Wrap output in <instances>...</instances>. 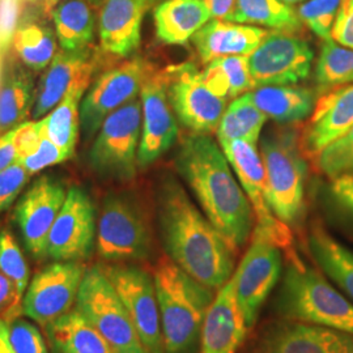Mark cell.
Listing matches in <instances>:
<instances>
[{
    "mask_svg": "<svg viewBox=\"0 0 353 353\" xmlns=\"http://www.w3.org/2000/svg\"><path fill=\"white\" fill-rule=\"evenodd\" d=\"M157 216L168 256L191 278L220 290L234 272V252L173 176L157 190Z\"/></svg>",
    "mask_w": 353,
    "mask_h": 353,
    "instance_id": "obj_1",
    "label": "cell"
},
{
    "mask_svg": "<svg viewBox=\"0 0 353 353\" xmlns=\"http://www.w3.org/2000/svg\"><path fill=\"white\" fill-rule=\"evenodd\" d=\"M176 166L203 214L237 252L252 237L255 214L224 151L211 135L191 132L181 141Z\"/></svg>",
    "mask_w": 353,
    "mask_h": 353,
    "instance_id": "obj_2",
    "label": "cell"
},
{
    "mask_svg": "<svg viewBox=\"0 0 353 353\" xmlns=\"http://www.w3.org/2000/svg\"><path fill=\"white\" fill-rule=\"evenodd\" d=\"M153 280L160 309L165 353H189L201 338L214 290L191 278L168 256L159 261Z\"/></svg>",
    "mask_w": 353,
    "mask_h": 353,
    "instance_id": "obj_3",
    "label": "cell"
},
{
    "mask_svg": "<svg viewBox=\"0 0 353 353\" xmlns=\"http://www.w3.org/2000/svg\"><path fill=\"white\" fill-rule=\"evenodd\" d=\"M280 314L292 322L353 335V303L326 278L290 255L278 297Z\"/></svg>",
    "mask_w": 353,
    "mask_h": 353,
    "instance_id": "obj_4",
    "label": "cell"
},
{
    "mask_svg": "<svg viewBox=\"0 0 353 353\" xmlns=\"http://www.w3.org/2000/svg\"><path fill=\"white\" fill-rule=\"evenodd\" d=\"M300 138L296 127H278L265 134L259 148L268 207L288 227L301 219L305 208L307 168Z\"/></svg>",
    "mask_w": 353,
    "mask_h": 353,
    "instance_id": "obj_5",
    "label": "cell"
},
{
    "mask_svg": "<svg viewBox=\"0 0 353 353\" xmlns=\"http://www.w3.org/2000/svg\"><path fill=\"white\" fill-rule=\"evenodd\" d=\"M96 249L108 262L145 261L151 256V228L139 203L127 194L112 192L102 203Z\"/></svg>",
    "mask_w": 353,
    "mask_h": 353,
    "instance_id": "obj_6",
    "label": "cell"
},
{
    "mask_svg": "<svg viewBox=\"0 0 353 353\" xmlns=\"http://www.w3.org/2000/svg\"><path fill=\"white\" fill-rule=\"evenodd\" d=\"M75 309L88 319L115 352L148 353L101 265L87 268L76 299Z\"/></svg>",
    "mask_w": 353,
    "mask_h": 353,
    "instance_id": "obj_7",
    "label": "cell"
},
{
    "mask_svg": "<svg viewBox=\"0 0 353 353\" xmlns=\"http://www.w3.org/2000/svg\"><path fill=\"white\" fill-rule=\"evenodd\" d=\"M141 137V101L134 99L110 114L96 134L89 163L103 176L127 181L138 168Z\"/></svg>",
    "mask_w": 353,
    "mask_h": 353,
    "instance_id": "obj_8",
    "label": "cell"
},
{
    "mask_svg": "<svg viewBox=\"0 0 353 353\" xmlns=\"http://www.w3.org/2000/svg\"><path fill=\"white\" fill-rule=\"evenodd\" d=\"M126 307L148 353H165L153 275L137 265H100Z\"/></svg>",
    "mask_w": 353,
    "mask_h": 353,
    "instance_id": "obj_9",
    "label": "cell"
},
{
    "mask_svg": "<svg viewBox=\"0 0 353 353\" xmlns=\"http://www.w3.org/2000/svg\"><path fill=\"white\" fill-rule=\"evenodd\" d=\"M166 90L176 119L194 134L216 132L227 109V100L207 88L202 72L192 63L168 67Z\"/></svg>",
    "mask_w": 353,
    "mask_h": 353,
    "instance_id": "obj_10",
    "label": "cell"
},
{
    "mask_svg": "<svg viewBox=\"0 0 353 353\" xmlns=\"http://www.w3.org/2000/svg\"><path fill=\"white\" fill-rule=\"evenodd\" d=\"M314 52L303 38L284 32H270L248 57L255 88L297 85L312 72Z\"/></svg>",
    "mask_w": 353,
    "mask_h": 353,
    "instance_id": "obj_11",
    "label": "cell"
},
{
    "mask_svg": "<svg viewBox=\"0 0 353 353\" xmlns=\"http://www.w3.org/2000/svg\"><path fill=\"white\" fill-rule=\"evenodd\" d=\"M283 271L281 249L265 236L252 230V243L232 280L248 326L252 328Z\"/></svg>",
    "mask_w": 353,
    "mask_h": 353,
    "instance_id": "obj_12",
    "label": "cell"
},
{
    "mask_svg": "<svg viewBox=\"0 0 353 353\" xmlns=\"http://www.w3.org/2000/svg\"><path fill=\"white\" fill-rule=\"evenodd\" d=\"M228 161L245 191L255 214L254 230L265 236L280 249L290 250L292 232L281 223L265 199V173L261 154L256 145L245 140H234L220 144Z\"/></svg>",
    "mask_w": 353,
    "mask_h": 353,
    "instance_id": "obj_13",
    "label": "cell"
},
{
    "mask_svg": "<svg viewBox=\"0 0 353 353\" xmlns=\"http://www.w3.org/2000/svg\"><path fill=\"white\" fill-rule=\"evenodd\" d=\"M87 267L83 262H54L30 280L24 299L23 314L48 326L71 312Z\"/></svg>",
    "mask_w": 353,
    "mask_h": 353,
    "instance_id": "obj_14",
    "label": "cell"
},
{
    "mask_svg": "<svg viewBox=\"0 0 353 353\" xmlns=\"http://www.w3.org/2000/svg\"><path fill=\"white\" fill-rule=\"evenodd\" d=\"M150 70L141 58H134L108 70L89 87L80 108V127L87 138L97 134L110 114L138 97Z\"/></svg>",
    "mask_w": 353,
    "mask_h": 353,
    "instance_id": "obj_15",
    "label": "cell"
},
{
    "mask_svg": "<svg viewBox=\"0 0 353 353\" xmlns=\"http://www.w3.org/2000/svg\"><path fill=\"white\" fill-rule=\"evenodd\" d=\"M96 237L94 205L84 190L72 186L51 228L48 256L57 262H83L93 252Z\"/></svg>",
    "mask_w": 353,
    "mask_h": 353,
    "instance_id": "obj_16",
    "label": "cell"
},
{
    "mask_svg": "<svg viewBox=\"0 0 353 353\" xmlns=\"http://www.w3.org/2000/svg\"><path fill=\"white\" fill-rule=\"evenodd\" d=\"M67 190L57 178L42 176L26 190L14 208V220L26 250L36 259L48 258L51 228L63 207Z\"/></svg>",
    "mask_w": 353,
    "mask_h": 353,
    "instance_id": "obj_17",
    "label": "cell"
},
{
    "mask_svg": "<svg viewBox=\"0 0 353 353\" xmlns=\"http://www.w3.org/2000/svg\"><path fill=\"white\" fill-rule=\"evenodd\" d=\"M140 101L141 137L138 164L145 168L169 151L178 138L176 115L168 99L164 71L150 70L140 89Z\"/></svg>",
    "mask_w": 353,
    "mask_h": 353,
    "instance_id": "obj_18",
    "label": "cell"
},
{
    "mask_svg": "<svg viewBox=\"0 0 353 353\" xmlns=\"http://www.w3.org/2000/svg\"><path fill=\"white\" fill-rule=\"evenodd\" d=\"M249 328L230 278L219 290L204 316L201 353L237 352Z\"/></svg>",
    "mask_w": 353,
    "mask_h": 353,
    "instance_id": "obj_19",
    "label": "cell"
},
{
    "mask_svg": "<svg viewBox=\"0 0 353 353\" xmlns=\"http://www.w3.org/2000/svg\"><path fill=\"white\" fill-rule=\"evenodd\" d=\"M353 126V84L331 89L316 102L310 122L303 128V153L314 160L328 144Z\"/></svg>",
    "mask_w": 353,
    "mask_h": 353,
    "instance_id": "obj_20",
    "label": "cell"
},
{
    "mask_svg": "<svg viewBox=\"0 0 353 353\" xmlns=\"http://www.w3.org/2000/svg\"><path fill=\"white\" fill-rule=\"evenodd\" d=\"M255 353H353V335L290 321L268 331Z\"/></svg>",
    "mask_w": 353,
    "mask_h": 353,
    "instance_id": "obj_21",
    "label": "cell"
},
{
    "mask_svg": "<svg viewBox=\"0 0 353 353\" xmlns=\"http://www.w3.org/2000/svg\"><path fill=\"white\" fill-rule=\"evenodd\" d=\"M151 0H105L99 19L102 50L128 57L139 48L141 24Z\"/></svg>",
    "mask_w": 353,
    "mask_h": 353,
    "instance_id": "obj_22",
    "label": "cell"
},
{
    "mask_svg": "<svg viewBox=\"0 0 353 353\" xmlns=\"http://www.w3.org/2000/svg\"><path fill=\"white\" fill-rule=\"evenodd\" d=\"M270 30L258 26L214 19L191 38L204 64L227 57H249L267 37Z\"/></svg>",
    "mask_w": 353,
    "mask_h": 353,
    "instance_id": "obj_23",
    "label": "cell"
},
{
    "mask_svg": "<svg viewBox=\"0 0 353 353\" xmlns=\"http://www.w3.org/2000/svg\"><path fill=\"white\" fill-rule=\"evenodd\" d=\"M92 72L93 64L89 63L77 76L62 101L41 119L43 134L71 156L75 153L80 131V108L88 90Z\"/></svg>",
    "mask_w": 353,
    "mask_h": 353,
    "instance_id": "obj_24",
    "label": "cell"
},
{
    "mask_svg": "<svg viewBox=\"0 0 353 353\" xmlns=\"http://www.w3.org/2000/svg\"><path fill=\"white\" fill-rule=\"evenodd\" d=\"M89 63L87 51H58L38 85L32 118L38 121L50 113Z\"/></svg>",
    "mask_w": 353,
    "mask_h": 353,
    "instance_id": "obj_25",
    "label": "cell"
},
{
    "mask_svg": "<svg viewBox=\"0 0 353 353\" xmlns=\"http://www.w3.org/2000/svg\"><path fill=\"white\" fill-rule=\"evenodd\" d=\"M156 36L166 45H188L212 14L202 0H164L153 12Z\"/></svg>",
    "mask_w": 353,
    "mask_h": 353,
    "instance_id": "obj_26",
    "label": "cell"
},
{
    "mask_svg": "<svg viewBox=\"0 0 353 353\" xmlns=\"http://www.w3.org/2000/svg\"><path fill=\"white\" fill-rule=\"evenodd\" d=\"M252 101L267 118L290 125L312 115L316 108V93L299 85H270L250 92Z\"/></svg>",
    "mask_w": 353,
    "mask_h": 353,
    "instance_id": "obj_27",
    "label": "cell"
},
{
    "mask_svg": "<svg viewBox=\"0 0 353 353\" xmlns=\"http://www.w3.org/2000/svg\"><path fill=\"white\" fill-rule=\"evenodd\" d=\"M46 335L54 353H117L76 309L48 325Z\"/></svg>",
    "mask_w": 353,
    "mask_h": 353,
    "instance_id": "obj_28",
    "label": "cell"
},
{
    "mask_svg": "<svg viewBox=\"0 0 353 353\" xmlns=\"http://www.w3.org/2000/svg\"><path fill=\"white\" fill-rule=\"evenodd\" d=\"M309 250L322 272L353 303V252L335 240L321 224L309 234Z\"/></svg>",
    "mask_w": 353,
    "mask_h": 353,
    "instance_id": "obj_29",
    "label": "cell"
},
{
    "mask_svg": "<svg viewBox=\"0 0 353 353\" xmlns=\"http://www.w3.org/2000/svg\"><path fill=\"white\" fill-rule=\"evenodd\" d=\"M87 0H63L58 3L51 17L55 33L64 51H85L93 42L96 13Z\"/></svg>",
    "mask_w": 353,
    "mask_h": 353,
    "instance_id": "obj_30",
    "label": "cell"
},
{
    "mask_svg": "<svg viewBox=\"0 0 353 353\" xmlns=\"http://www.w3.org/2000/svg\"><path fill=\"white\" fill-rule=\"evenodd\" d=\"M227 20L292 34L303 29L297 11L283 0H237Z\"/></svg>",
    "mask_w": 353,
    "mask_h": 353,
    "instance_id": "obj_31",
    "label": "cell"
},
{
    "mask_svg": "<svg viewBox=\"0 0 353 353\" xmlns=\"http://www.w3.org/2000/svg\"><path fill=\"white\" fill-rule=\"evenodd\" d=\"M267 117L254 103L250 92L234 99L225 109L216 130L219 144L245 140L258 147Z\"/></svg>",
    "mask_w": 353,
    "mask_h": 353,
    "instance_id": "obj_32",
    "label": "cell"
},
{
    "mask_svg": "<svg viewBox=\"0 0 353 353\" xmlns=\"http://www.w3.org/2000/svg\"><path fill=\"white\" fill-rule=\"evenodd\" d=\"M202 79L214 96L234 100L255 89L248 57H227L205 64Z\"/></svg>",
    "mask_w": 353,
    "mask_h": 353,
    "instance_id": "obj_33",
    "label": "cell"
},
{
    "mask_svg": "<svg viewBox=\"0 0 353 353\" xmlns=\"http://www.w3.org/2000/svg\"><path fill=\"white\" fill-rule=\"evenodd\" d=\"M33 83L24 70L13 68L0 84V131L24 122L33 109Z\"/></svg>",
    "mask_w": 353,
    "mask_h": 353,
    "instance_id": "obj_34",
    "label": "cell"
},
{
    "mask_svg": "<svg viewBox=\"0 0 353 353\" xmlns=\"http://www.w3.org/2000/svg\"><path fill=\"white\" fill-rule=\"evenodd\" d=\"M316 83L323 94L328 90L353 84V50L323 39L316 65Z\"/></svg>",
    "mask_w": 353,
    "mask_h": 353,
    "instance_id": "obj_35",
    "label": "cell"
},
{
    "mask_svg": "<svg viewBox=\"0 0 353 353\" xmlns=\"http://www.w3.org/2000/svg\"><path fill=\"white\" fill-rule=\"evenodd\" d=\"M12 46L17 57L33 71H42L57 54V41L48 26L26 24L14 30Z\"/></svg>",
    "mask_w": 353,
    "mask_h": 353,
    "instance_id": "obj_36",
    "label": "cell"
},
{
    "mask_svg": "<svg viewBox=\"0 0 353 353\" xmlns=\"http://www.w3.org/2000/svg\"><path fill=\"white\" fill-rule=\"evenodd\" d=\"M0 272L12 281L17 297L23 301L29 285V267L24 252L7 228L0 230Z\"/></svg>",
    "mask_w": 353,
    "mask_h": 353,
    "instance_id": "obj_37",
    "label": "cell"
},
{
    "mask_svg": "<svg viewBox=\"0 0 353 353\" xmlns=\"http://www.w3.org/2000/svg\"><path fill=\"white\" fill-rule=\"evenodd\" d=\"M318 170L330 179L353 172V126L328 144L316 159Z\"/></svg>",
    "mask_w": 353,
    "mask_h": 353,
    "instance_id": "obj_38",
    "label": "cell"
},
{
    "mask_svg": "<svg viewBox=\"0 0 353 353\" xmlns=\"http://www.w3.org/2000/svg\"><path fill=\"white\" fill-rule=\"evenodd\" d=\"M341 4V0H305L297 8V14L316 36L328 39Z\"/></svg>",
    "mask_w": 353,
    "mask_h": 353,
    "instance_id": "obj_39",
    "label": "cell"
},
{
    "mask_svg": "<svg viewBox=\"0 0 353 353\" xmlns=\"http://www.w3.org/2000/svg\"><path fill=\"white\" fill-rule=\"evenodd\" d=\"M8 326L14 353H49L46 341L34 323L16 318Z\"/></svg>",
    "mask_w": 353,
    "mask_h": 353,
    "instance_id": "obj_40",
    "label": "cell"
},
{
    "mask_svg": "<svg viewBox=\"0 0 353 353\" xmlns=\"http://www.w3.org/2000/svg\"><path fill=\"white\" fill-rule=\"evenodd\" d=\"M71 157L72 156L64 151L63 148L57 145L45 134H42V139L37 150L26 157L20 159L19 163L24 166L29 176H33L49 166L64 163Z\"/></svg>",
    "mask_w": 353,
    "mask_h": 353,
    "instance_id": "obj_41",
    "label": "cell"
},
{
    "mask_svg": "<svg viewBox=\"0 0 353 353\" xmlns=\"http://www.w3.org/2000/svg\"><path fill=\"white\" fill-rule=\"evenodd\" d=\"M29 176L19 161L0 172V214L12 205L24 189Z\"/></svg>",
    "mask_w": 353,
    "mask_h": 353,
    "instance_id": "obj_42",
    "label": "cell"
},
{
    "mask_svg": "<svg viewBox=\"0 0 353 353\" xmlns=\"http://www.w3.org/2000/svg\"><path fill=\"white\" fill-rule=\"evenodd\" d=\"M42 134L43 131L41 119L33 122H23L16 126L14 144L17 150V161L37 150L42 139Z\"/></svg>",
    "mask_w": 353,
    "mask_h": 353,
    "instance_id": "obj_43",
    "label": "cell"
},
{
    "mask_svg": "<svg viewBox=\"0 0 353 353\" xmlns=\"http://www.w3.org/2000/svg\"><path fill=\"white\" fill-rule=\"evenodd\" d=\"M331 38L341 46L353 50V0H341Z\"/></svg>",
    "mask_w": 353,
    "mask_h": 353,
    "instance_id": "obj_44",
    "label": "cell"
},
{
    "mask_svg": "<svg viewBox=\"0 0 353 353\" xmlns=\"http://www.w3.org/2000/svg\"><path fill=\"white\" fill-rule=\"evenodd\" d=\"M19 14V0H0V61L12 42Z\"/></svg>",
    "mask_w": 353,
    "mask_h": 353,
    "instance_id": "obj_45",
    "label": "cell"
},
{
    "mask_svg": "<svg viewBox=\"0 0 353 353\" xmlns=\"http://www.w3.org/2000/svg\"><path fill=\"white\" fill-rule=\"evenodd\" d=\"M21 305L12 281L0 272V318L7 323L12 322L23 313Z\"/></svg>",
    "mask_w": 353,
    "mask_h": 353,
    "instance_id": "obj_46",
    "label": "cell"
},
{
    "mask_svg": "<svg viewBox=\"0 0 353 353\" xmlns=\"http://www.w3.org/2000/svg\"><path fill=\"white\" fill-rule=\"evenodd\" d=\"M330 194L339 208L353 216V172L332 178Z\"/></svg>",
    "mask_w": 353,
    "mask_h": 353,
    "instance_id": "obj_47",
    "label": "cell"
},
{
    "mask_svg": "<svg viewBox=\"0 0 353 353\" xmlns=\"http://www.w3.org/2000/svg\"><path fill=\"white\" fill-rule=\"evenodd\" d=\"M16 127L3 132L0 137V172L17 161V150L14 144Z\"/></svg>",
    "mask_w": 353,
    "mask_h": 353,
    "instance_id": "obj_48",
    "label": "cell"
},
{
    "mask_svg": "<svg viewBox=\"0 0 353 353\" xmlns=\"http://www.w3.org/2000/svg\"><path fill=\"white\" fill-rule=\"evenodd\" d=\"M214 19L227 20L237 0H202Z\"/></svg>",
    "mask_w": 353,
    "mask_h": 353,
    "instance_id": "obj_49",
    "label": "cell"
},
{
    "mask_svg": "<svg viewBox=\"0 0 353 353\" xmlns=\"http://www.w3.org/2000/svg\"><path fill=\"white\" fill-rule=\"evenodd\" d=\"M0 353H14L10 341V326L0 318Z\"/></svg>",
    "mask_w": 353,
    "mask_h": 353,
    "instance_id": "obj_50",
    "label": "cell"
},
{
    "mask_svg": "<svg viewBox=\"0 0 353 353\" xmlns=\"http://www.w3.org/2000/svg\"><path fill=\"white\" fill-rule=\"evenodd\" d=\"M61 1H63V0H42V6H43L45 12L50 13L52 11V8L58 3H61ZM87 1H89L90 4H93V6H99V4H102L105 0H87Z\"/></svg>",
    "mask_w": 353,
    "mask_h": 353,
    "instance_id": "obj_51",
    "label": "cell"
},
{
    "mask_svg": "<svg viewBox=\"0 0 353 353\" xmlns=\"http://www.w3.org/2000/svg\"><path fill=\"white\" fill-rule=\"evenodd\" d=\"M283 1L287 3V4H290V6H293V4H299V3L305 1V0H283Z\"/></svg>",
    "mask_w": 353,
    "mask_h": 353,
    "instance_id": "obj_52",
    "label": "cell"
},
{
    "mask_svg": "<svg viewBox=\"0 0 353 353\" xmlns=\"http://www.w3.org/2000/svg\"><path fill=\"white\" fill-rule=\"evenodd\" d=\"M151 1H154V0H151Z\"/></svg>",
    "mask_w": 353,
    "mask_h": 353,
    "instance_id": "obj_53",
    "label": "cell"
}]
</instances>
